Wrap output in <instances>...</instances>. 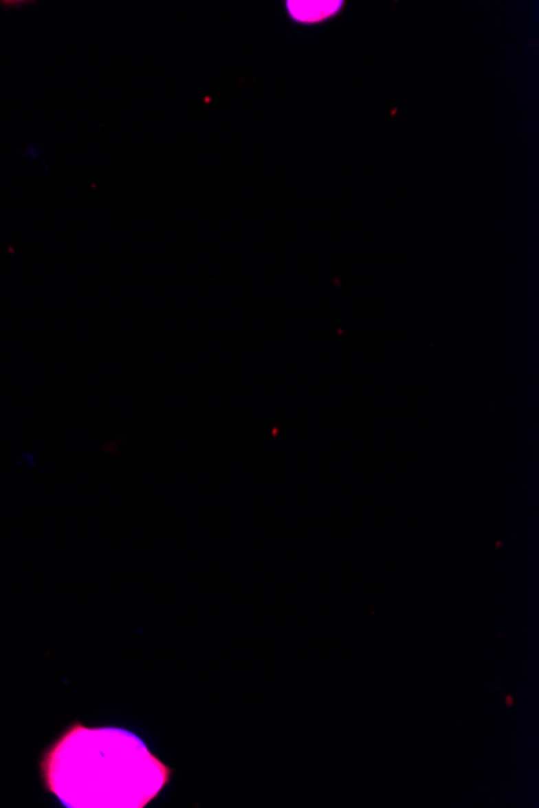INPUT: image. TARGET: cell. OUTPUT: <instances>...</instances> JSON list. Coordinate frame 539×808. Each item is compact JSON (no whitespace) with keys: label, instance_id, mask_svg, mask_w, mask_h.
Here are the masks:
<instances>
[{"label":"cell","instance_id":"obj_1","mask_svg":"<svg viewBox=\"0 0 539 808\" xmlns=\"http://www.w3.org/2000/svg\"><path fill=\"white\" fill-rule=\"evenodd\" d=\"M39 774L67 808H146L171 768L129 729L73 721L41 754Z\"/></svg>","mask_w":539,"mask_h":808},{"label":"cell","instance_id":"obj_2","mask_svg":"<svg viewBox=\"0 0 539 808\" xmlns=\"http://www.w3.org/2000/svg\"><path fill=\"white\" fill-rule=\"evenodd\" d=\"M291 15L299 21H318L339 8V2H289Z\"/></svg>","mask_w":539,"mask_h":808}]
</instances>
